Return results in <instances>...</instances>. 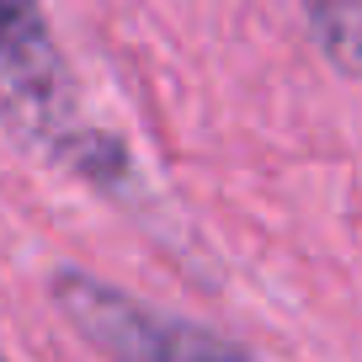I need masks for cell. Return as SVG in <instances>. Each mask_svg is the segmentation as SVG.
<instances>
[{"instance_id": "3957f363", "label": "cell", "mask_w": 362, "mask_h": 362, "mask_svg": "<svg viewBox=\"0 0 362 362\" xmlns=\"http://www.w3.org/2000/svg\"><path fill=\"white\" fill-rule=\"evenodd\" d=\"M304 27L320 54L362 86V0H304Z\"/></svg>"}, {"instance_id": "7a4b0ae2", "label": "cell", "mask_w": 362, "mask_h": 362, "mask_svg": "<svg viewBox=\"0 0 362 362\" xmlns=\"http://www.w3.org/2000/svg\"><path fill=\"white\" fill-rule=\"evenodd\" d=\"M48 293H54V309L69 320V330L107 362H256L218 330L192 325L181 315H160L144 298L80 267L54 272Z\"/></svg>"}, {"instance_id": "6da1fadb", "label": "cell", "mask_w": 362, "mask_h": 362, "mask_svg": "<svg viewBox=\"0 0 362 362\" xmlns=\"http://www.w3.org/2000/svg\"><path fill=\"white\" fill-rule=\"evenodd\" d=\"M0 123L33 155L75 170L96 192L123 197L134 176L123 139L86 117L69 59L37 0H0Z\"/></svg>"}]
</instances>
